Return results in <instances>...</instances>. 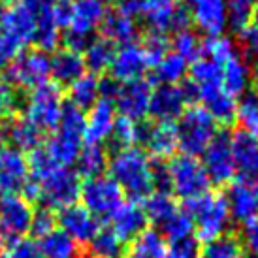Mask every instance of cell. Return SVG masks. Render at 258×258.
I'll use <instances>...</instances> for the list:
<instances>
[{"label":"cell","instance_id":"cell-1","mask_svg":"<svg viewBox=\"0 0 258 258\" xmlns=\"http://www.w3.org/2000/svg\"><path fill=\"white\" fill-rule=\"evenodd\" d=\"M30 179L21 196L29 202L40 200L51 209H64L76 204L81 192L79 175L72 168L57 166L43 147L32 151L29 158Z\"/></svg>","mask_w":258,"mask_h":258},{"label":"cell","instance_id":"cell-55","mask_svg":"<svg viewBox=\"0 0 258 258\" xmlns=\"http://www.w3.org/2000/svg\"><path fill=\"white\" fill-rule=\"evenodd\" d=\"M254 15H256V21H258V2H256V8H254Z\"/></svg>","mask_w":258,"mask_h":258},{"label":"cell","instance_id":"cell-2","mask_svg":"<svg viewBox=\"0 0 258 258\" xmlns=\"http://www.w3.org/2000/svg\"><path fill=\"white\" fill-rule=\"evenodd\" d=\"M109 177L132 198H144L157 188L158 172L142 147H119L108 158Z\"/></svg>","mask_w":258,"mask_h":258},{"label":"cell","instance_id":"cell-41","mask_svg":"<svg viewBox=\"0 0 258 258\" xmlns=\"http://www.w3.org/2000/svg\"><path fill=\"white\" fill-rule=\"evenodd\" d=\"M236 55H237L236 45H234V42L230 38L224 36V34L209 36L202 42V57L213 60L219 66L228 62L230 58H234Z\"/></svg>","mask_w":258,"mask_h":258},{"label":"cell","instance_id":"cell-5","mask_svg":"<svg viewBox=\"0 0 258 258\" xmlns=\"http://www.w3.org/2000/svg\"><path fill=\"white\" fill-rule=\"evenodd\" d=\"M164 173L172 196H177L188 204L209 192L211 181L198 157H188V155L173 157L166 166Z\"/></svg>","mask_w":258,"mask_h":258},{"label":"cell","instance_id":"cell-36","mask_svg":"<svg viewBox=\"0 0 258 258\" xmlns=\"http://www.w3.org/2000/svg\"><path fill=\"white\" fill-rule=\"evenodd\" d=\"M188 74V62L173 51L166 53L164 57L155 64V78L160 85H177L181 79Z\"/></svg>","mask_w":258,"mask_h":258},{"label":"cell","instance_id":"cell-50","mask_svg":"<svg viewBox=\"0 0 258 258\" xmlns=\"http://www.w3.org/2000/svg\"><path fill=\"white\" fill-rule=\"evenodd\" d=\"M241 43L247 53V57L258 62V21H251L247 27L241 29Z\"/></svg>","mask_w":258,"mask_h":258},{"label":"cell","instance_id":"cell-40","mask_svg":"<svg viewBox=\"0 0 258 258\" xmlns=\"http://www.w3.org/2000/svg\"><path fill=\"white\" fill-rule=\"evenodd\" d=\"M144 132L145 128L140 121L117 115L111 138H113L115 144L119 145V147H136L144 140Z\"/></svg>","mask_w":258,"mask_h":258},{"label":"cell","instance_id":"cell-13","mask_svg":"<svg viewBox=\"0 0 258 258\" xmlns=\"http://www.w3.org/2000/svg\"><path fill=\"white\" fill-rule=\"evenodd\" d=\"M34 209L21 194L0 196V239L15 241L30 232Z\"/></svg>","mask_w":258,"mask_h":258},{"label":"cell","instance_id":"cell-39","mask_svg":"<svg viewBox=\"0 0 258 258\" xmlns=\"http://www.w3.org/2000/svg\"><path fill=\"white\" fill-rule=\"evenodd\" d=\"M122 247L124 243L111 228H100L89 241V251L93 258H121L124 254Z\"/></svg>","mask_w":258,"mask_h":258},{"label":"cell","instance_id":"cell-15","mask_svg":"<svg viewBox=\"0 0 258 258\" xmlns=\"http://www.w3.org/2000/svg\"><path fill=\"white\" fill-rule=\"evenodd\" d=\"M202 166L208 173L211 183L217 185H226L234 181L237 168L234 162V153H232V142L228 136H217L208 149L202 153Z\"/></svg>","mask_w":258,"mask_h":258},{"label":"cell","instance_id":"cell-3","mask_svg":"<svg viewBox=\"0 0 258 258\" xmlns=\"http://www.w3.org/2000/svg\"><path fill=\"white\" fill-rule=\"evenodd\" d=\"M108 15L106 0H68L62 12V29L66 30V47L83 51L89 36L102 27Z\"/></svg>","mask_w":258,"mask_h":258},{"label":"cell","instance_id":"cell-22","mask_svg":"<svg viewBox=\"0 0 258 258\" xmlns=\"http://www.w3.org/2000/svg\"><path fill=\"white\" fill-rule=\"evenodd\" d=\"M145 153L151 158L157 160H172L179 149V132L177 124L168 121H155L151 126H147L144 132Z\"/></svg>","mask_w":258,"mask_h":258},{"label":"cell","instance_id":"cell-14","mask_svg":"<svg viewBox=\"0 0 258 258\" xmlns=\"http://www.w3.org/2000/svg\"><path fill=\"white\" fill-rule=\"evenodd\" d=\"M30 179L29 158L12 145H0V196L21 194Z\"/></svg>","mask_w":258,"mask_h":258},{"label":"cell","instance_id":"cell-8","mask_svg":"<svg viewBox=\"0 0 258 258\" xmlns=\"http://www.w3.org/2000/svg\"><path fill=\"white\" fill-rule=\"evenodd\" d=\"M126 8L149 27L151 32L166 34L186 29L188 17L179 0H130Z\"/></svg>","mask_w":258,"mask_h":258},{"label":"cell","instance_id":"cell-44","mask_svg":"<svg viewBox=\"0 0 258 258\" xmlns=\"http://www.w3.org/2000/svg\"><path fill=\"white\" fill-rule=\"evenodd\" d=\"M258 0H226V12H228V25L236 29H243L254 17V8Z\"/></svg>","mask_w":258,"mask_h":258},{"label":"cell","instance_id":"cell-25","mask_svg":"<svg viewBox=\"0 0 258 258\" xmlns=\"http://www.w3.org/2000/svg\"><path fill=\"white\" fill-rule=\"evenodd\" d=\"M102 32L106 40L113 43H119V45H124V43H132L134 38L138 34V23L136 17L132 15L128 8H117L113 12H108L106 19L102 23Z\"/></svg>","mask_w":258,"mask_h":258},{"label":"cell","instance_id":"cell-7","mask_svg":"<svg viewBox=\"0 0 258 258\" xmlns=\"http://www.w3.org/2000/svg\"><path fill=\"white\" fill-rule=\"evenodd\" d=\"M83 119L85 115L81 113V109L66 106L58 126L53 130V136L43 147L57 166L70 168L76 162L83 144Z\"/></svg>","mask_w":258,"mask_h":258},{"label":"cell","instance_id":"cell-18","mask_svg":"<svg viewBox=\"0 0 258 258\" xmlns=\"http://www.w3.org/2000/svg\"><path fill=\"white\" fill-rule=\"evenodd\" d=\"M226 202L232 219L241 224H247L258 219V179L254 177H239L234 179L228 188Z\"/></svg>","mask_w":258,"mask_h":258},{"label":"cell","instance_id":"cell-16","mask_svg":"<svg viewBox=\"0 0 258 258\" xmlns=\"http://www.w3.org/2000/svg\"><path fill=\"white\" fill-rule=\"evenodd\" d=\"M149 60L145 55L142 43H124L119 49H115L113 60L109 66L111 79L119 85H126V83H134L144 79L147 68H149Z\"/></svg>","mask_w":258,"mask_h":258},{"label":"cell","instance_id":"cell-57","mask_svg":"<svg viewBox=\"0 0 258 258\" xmlns=\"http://www.w3.org/2000/svg\"><path fill=\"white\" fill-rule=\"evenodd\" d=\"M0 258H4V252H0Z\"/></svg>","mask_w":258,"mask_h":258},{"label":"cell","instance_id":"cell-4","mask_svg":"<svg viewBox=\"0 0 258 258\" xmlns=\"http://www.w3.org/2000/svg\"><path fill=\"white\" fill-rule=\"evenodd\" d=\"M190 217L194 222V236L204 243L226 236V228L232 221L226 196L215 190H209L198 200L190 202Z\"/></svg>","mask_w":258,"mask_h":258},{"label":"cell","instance_id":"cell-6","mask_svg":"<svg viewBox=\"0 0 258 258\" xmlns=\"http://www.w3.org/2000/svg\"><path fill=\"white\" fill-rule=\"evenodd\" d=\"M64 109V94L60 85L47 81L29 93L25 100L23 117L43 134L57 128Z\"/></svg>","mask_w":258,"mask_h":258},{"label":"cell","instance_id":"cell-19","mask_svg":"<svg viewBox=\"0 0 258 258\" xmlns=\"http://www.w3.org/2000/svg\"><path fill=\"white\" fill-rule=\"evenodd\" d=\"M151 96H153V87L145 79L119 85L113 96L115 109L121 113V117H128L142 122L149 115Z\"/></svg>","mask_w":258,"mask_h":258},{"label":"cell","instance_id":"cell-43","mask_svg":"<svg viewBox=\"0 0 258 258\" xmlns=\"http://www.w3.org/2000/svg\"><path fill=\"white\" fill-rule=\"evenodd\" d=\"M236 121L241 126V132L258 140V98L243 96L236 106Z\"/></svg>","mask_w":258,"mask_h":258},{"label":"cell","instance_id":"cell-34","mask_svg":"<svg viewBox=\"0 0 258 258\" xmlns=\"http://www.w3.org/2000/svg\"><path fill=\"white\" fill-rule=\"evenodd\" d=\"M108 153L102 149V145H87L85 149L79 151L76 158V168L78 175H83L85 179L104 175V170L108 168Z\"/></svg>","mask_w":258,"mask_h":258},{"label":"cell","instance_id":"cell-46","mask_svg":"<svg viewBox=\"0 0 258 258\" xmlns=\"http://www.w3.org/2000/svg\"><path fill=\"white\" fill-rule=\"evenodd\" d=\"M4 258H43L38 247V241L29 239V237H21L10 243L8 251L4 252Z\"/></svg>","mask_w":258,"mask_h":258},{"label":"cell","instance_id":"cell-58","mask_svg":"<svg viewBox=\"0 0 258 258\" xmlns=\"http://www.w3.org/2000/svg\"><path fill=\"white\" fill-rule=\"evenodd\" d=\"M64 2H68V0H64Z\"/></svg>","mask_w":258,"mask_h":258},{"label":"cell","instance_id":"cell-11","mask_svg":"<svg viewBox=\"0 0 258 258\" xmlns=\"http://www.w3.org/2000/svg\"><path fill=\"white\" fill-rule=\"evenodd\" d=\"M51 66L47 53L40 49L23 51L6 68V79L14 89H36L49 81Z\"/></svg>","mask_w":258,"mask_h":258},{"label":"cell","instance_id":"cell-56","mask_svg":"<svg viewBox=\"0 0 258 258\" xmlns=\"http://www.w3.org/2000/svg\"><path fill=\"white\" fill-rule=\"evenodd\" d=\"M12 0H0V4H10Z\"/></svg>","mask_w":258,"mask_h":258},{"label":"cell","instance_id":"cell-35","mask_svg":"<svg viewBox=\"0 0 258 258\" xmlns=\"http://www.w3.org/2000/svg\"><path fill=\"white\" fill-rule=\"evenodd\" d=\"M38 247L43 258H76L78 243L66 236L62 230H53L51 234L38 239Z\"/></svg>","mask_w":258,"mask_h":258},{"label":"cell","instance_id":"cell-21","mask_svg":"<svg viewBox=\"0 0 258 258\" xmlns=\"http://www.w3.org/2000/svg\"><path fill=\"white\" fill-rule=\"evenodd\" d=\"M57 224L60 226L58 230H62L66 236L74 239L78 245L89 243L96 236V232L100 230L98 219L81 204H72L68 208L60 209Z\"/></svg>","mask_w":258,"mask_h":258},{"label":"cell","instance_id":"cell-30","mask_svg":"<svg viewBox=\"0 0 258 258\" xmlns=\"http://www.w3.org/2000/svg\"><path fill=\"white\" fill-rule=\"evenodd\" d=\"M221 85L230 96H243L251 85V68L247 60L236 55L221 66Z\"/></svg>","mask_w":258,"mask_h":258},{"label":"cell","instance_id":"cell-9","mask_svg":"<svg viewBox=\"0 0 258 258\" xmlns=\"http://www.w3.org/2000/svg\"><path fill=\"white\" fill-rule=\"evenodd\" d=\"M179 119V149L183 151V155L198 157L217 138L215 119L198 104L186 108Z\"/></svg>","mask_w":258,"mask_h":258},{"label":"cell","instance_id":"cell-38","mask_svg":"<svg viewBox=\"0 0 258 258\" xmlns=\"http://www.w3.org/2000/svg\"><path fill=\"white\" fill-rule=\"evenodd\" d=\"M198 258H247V252L237 237L221 236L209 243H204L198 251Z\"/></svg>","mask_w":258,"mask_h":258},{"label":"cell","instance_id":"cell-31","mask_svg":"<svg viewBox=\"0 0 258 258\" xmlns=\"http://www.w3.org/2000/svg\"><path fill=\"white\" fill-rule=\"evenodd\" d=\"M70 106L78 109H89L93 104L100 100V81L94 74H83L74 83L68 85Z\"/></svg>","mask_w":258,"mask_h":258},{"label":"cell","instance_id":"cell-28","mask_svg":"<svg viewBox=\"0 0 258 258\" xmlns=\"http://www.w3.org/2000/svg\"><path fill=\"white\" fill-rule=\"evenodd\" d=\"M236 168L245 177L258 179V140L245 132H236L230 138Z\"/></svg>","mask_w":258,"mask_h":258},{"label":"cell","instance_id":"cell-33","mask_svg":"<svg viewBox=\"0 0 258 258\" xmlns=\"http://www.w3.org/2000/svg\"><path fill=\"white\" fill-rule=\"evenodd\" d=\"M144 211L147 221H153L155 224L162 226L177 211V204H175V198L172 196V192L155 188L153 192L145 196Z\"/></svg>","mask_w":258,"mask_h":258},{"label":"cell","instance_id":"cell-17","mask_svg":"<svg viewBox=\"0 0 258 258\" xmlns=\"http://www.w3.org/2000/svg\"><path fill=\"white\" fill-rule=\"evenodd\" d=\"M186 17L206 36H219L228 27L226 0H186Z\"/></svg>","mask_w":258,"mask_h":258},{"label":"cell","instance_id":"cell-48","mask_svg":"<svg viewBox=\"0 0 258 258\" xmlns=\"http://www.w3.org/2000/svg\"><path fill=\"white\" fill-rule=\"evenodd\" d=\"M53 230H57V219L51 213L49 209H42V211H34L32 217V224H30V232L40 239V237L51 234Z\"/></svg>","mask_w":258,"mask_h":258},{"label":"cell","instance_id":"cell-20","mask_svg":"<svg viewBox=\"0 0 258 258\" xmlns=\"http://www.w3.org/2000/svg\"><path fill=\"white\" fill-rule=\"evenodd\" d=\"M117 119V109L113 100L100 96V100L93 104L83 119V142L87 145H102L111 138Z\"/></svg>","mask_w":258,"mask_h":258},{"label":"cell","instance_id":"cell-23","mask_svg":"<svg viewBox=\"0 0 258 258\" xmlns=\"http://www.w3.org/2000/svg\"><path fill=\"white\" fill-rule=\"evenodd\" d=\"M186 102H188V96L183 87L160 85L153 89L149 115H153L157 121L173 122L186 109Z\"/></svg>","mask_w":258,"mask_h":258},{"label":"cell","instance_id":"cell-10","mask_svg":"<svg viewBox=\"0 0 258 258\" xmlns=\"http://www.w3.org/2000/svg\"><path fill=\"white\" fill-rule=\"evenodd\" d=\"M79 198L83 200V208L89 209L96 219L111 217L117 208L124 202V192L109 175H98L85 179L81 185Z\"/></svg>","mask_w":258,"mask_h":258},{"label":"cell","instance_id":"cell-32","mask_svg":"<svg viewBox=\"0 0 258 258\" xmlns=\"http://www.w3.org/2000/svg\"><path fill=\"white\" fill-rule=\"evenodd\" d=\"M81 55L85 60V68H89L91 74L96 76V74L109 70L115 55V45L106 38H94V40L87 42Z\"/></svg>","mask_w":258,"mask_h":258},{"label":"cell","instance_id":"cell-12","mask_svg":"<svg viewBox=\"0 0 258 258\" xmlns=\"http://www.w3.org/2000/svg\"><path fill=\"white\" fill-rule=\"evenodd\" d=\"M38 23V8L34 0H12L0 12V32L19 43L34 42Z\"/></svg>","mask_w":258,"mask_h":258},{"label":"cell","instance_id":"cell-45","mask_svg":"<svg viewBox=\"0 0 258 258\" xmlns=\"http://www.w3.org/2000/svg\"><path fill=\"white\" fill-rule=\"evenodd\" d=\"M142 47H144L151 66H155L160 58L164 57L166 53H170V42H168V38H166V34H158V32H151L149 36L144 40Z\"/></svg>","mask_w":258,"mask_h":258},{"label":"cell","instance_id":"cell-29","mask_svg":"<svg viewBox=\"0 0 258 258\" xmlns=\"http://www.w3.org/2000/svg\"><path fill=\"white\" fill-rule=\"evenodd\" d=\"M4 136L8 140V145H12L19 151H36L42 144V132L30 124L25 117H12L6 121Z\"/></svg>","mask_w":258,"mask_h":258},{"label":"cell","instance_id":"cell-42","mask_svg":"<svg viewBox=\"0 0 258 258\" xmlns=\"http://www.w3.org/2000/svg\"><path fill=\"white\" fill-rule=\"evenodd\" d=\"M173 53L179 55L181 58L188 60H196L202 57V40L198 38V34L190 29H181L175 32V36L172 40Z\"/></svg>","mask_w":258,"mask_h":258},{"label":"cell","instance_id":"cell-53","mask_svg":"<svg viewBox=\"0 0 258 258\" xmlns=\"http://www.w3.org/2000/svg\"><path fill=\"white\" fill-rule=\"evenodd\" d=\"M108 2H113V4H128L130 0H108Z\"/></svg>","mask_w":258,"mask_h":258},{"label":"cell","instance_id":"cell-26","mask_svg":"<svg viewBox=\"0 0 258 258\" xmlns=\"http://www.w3.org/2000/svg\"><path fill=\"white\" fill-rule=\"evenodd\" d=\"M51 76L55 78L57 85H70L78 78L85 74V60L81 51L70 49V47H62L58 49L53 58H49Z\"/></svg>","mask_w":258,"mask_h":258},{"label":"cell","instance_id":"cell-37","mask_svg":"<svg viewBox=\"0 0 258 258\" xmlns=\"http://www.w3.org/2000/svg\"><path fill=\"white\" fill-rule=\"evenodd\" d=\"M162 236L170 243L190 241V237L194 236V222L192 217H190V211L177 208V211L162 224Z\"/></svg>","mask_w":258,"mask_h":258},{"label":"cell","instance_id":"cell-54","mask_svg":"<svg viewBox=\"0 0 258 258\" xmlns=\"http://www.w3.org/2000/svg\"><path fill=\"white\" fill-rule=\"evenodd\" d=\"M254 96L258 98V74H256V78H254Z\"/></svg>","mask_w":258,"mask_h":258},{"label":"cell","instance_id":"cell-47","mask_svg":"<svg viewBox=\"0 0 258 258\" xmlns=\"http://www.w3.org/2000/svg\"><path fill=\"white\" fill-rule=\"evenodd\" d=\"M17 91L8 81H0V119H12L17 109Z\"/></svg>","mask_w":258,"mask_h":258},{"label":"cell","instance_id":"cell-24","mask_svg":"<svg viewBox=\"0 0 258 258\" xmlns=\"http://www.w3.org/2000/svg\"><path fill=\"white\" fill-rule=\"evenodd\" d=\"M109 219H111L109 228L117 234V237L121 239L122 243L130 241L134 236H138L145 228V222H147L144 206H140L136 200H124Z\"/></svg>","mask_w":258,"mask_h":258},{"label":"cell","instance_id":"cell-51","mask_svg":"<svg viewBox=\"0 0 258 258\" xmlns=\"http://www.w3.org/2000/svg\"><path fill=\"white\" fill-rule=\"evenodd\" d=\"M243 249L247 256L258 258V219L243 226Z\"/></svg>","mask_w":258,"mask_h":258},{"label":"cell","instance_id":"cell-27","mask_svg":"<svg viewBox=\"0 0 258 258\" xmlns=\"http://www.w3.org/2000/svg\"><path fill=\"white\" fill-rule=\"evenodd\" d=\"M168 247L170 245L162 232H158L157 228H144L130 239L124 258H166Z\"/></svg>","mask_w":258,"mask_h":258},{"label":"cell","instance_id":"cell-49","mask_svg":"<svg viewBox=\"0 0 258 258\" xmlns=\"http://www.w3.org/2000/svg\"><path fill=\"white\" fill-rule=\"evenodd\" d=\"M25 51V45L0 32V68H8Z\"/></svg>","mask_w":258,"mask_h":258},{"label":"cell","instance_id":"cell-52","mask_svg":"<svg viewBox=\"0 0 258 258\" xmlns=\"http://www.w3.org/2000/svg\"><path fill=\"white\" fill-rule=\"evenodd\" d=\"M166 258H198V249L192 243V239L183 243H172L168 247Z\"/></svg>","mask_w":258,"mask_h":258}]
</instances>
